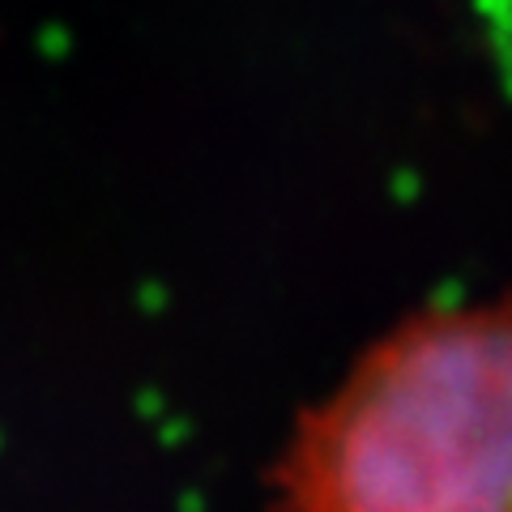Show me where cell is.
Wrapping results in <instances>:
<instances>
[{
  "label": "cell",
  "instance_id": "6da1fadb",
  "mask_svg": "<svg viewBox=\"0 0 512 512\" xmlns=\"http://www.w3.org/2000/svg\"><path fill=\"white\" fill-rule=\"evenodd\" d=\"M265 512H512V286L414 303L282 423Z\"/></svg>",
  "mask_w": 512,
  "mask_h": 512
}]
</instances>
